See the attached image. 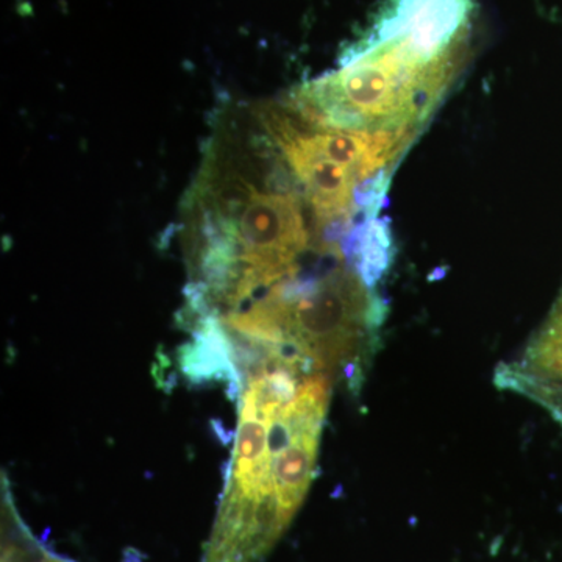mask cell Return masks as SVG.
Segmentation results:
<instances>
[{
  "label": "cell",
  "instance_id": "obj_1",
  "mask_svg": "<svg viewBox=\"0 0 562 562\" xmlns=\"http://www.w3.org/2000/svg\"><path fill=\"white\" fill-rule=\"evenodd\" d=\"M322 243L251 111H233L210 140L184 209L187 324L238 312L301 272Z\"/></svg>",
  "mask_w": 562,
  "mask_h": 562
},
{
  "label": "cell",
  "instance_id": "obj_2",
  "mask_svg": "<svg viewBox=\"0 0 562 562\" xmlns=\"http://www.w3.org/2000/svg\"><path fill=\"white\" fill-rule=\"evenodd\" d=\"M238 427L202 562H261L290 527L317 471L335 380L286 344L233 357Z\"/></svg>",
  "mask_w": 562,
  "mask_h": 562
},
{
  "label": "cell",
  "instance_id": "obj_3",
  "mask_svg": "<svg viewBox=\"0 0 562 562\" xmlns=\"http://www.w3.org/2000/svg\"><path fill=\"white\" fill-rule=\"evenodd\" d=\"M446 9L439 14L420 11L417 0L397 22L398 33L344 63L341 69L299 87L291 101L336 127L419 135L460 72L461 7Z\"/></svg>",
  "mask_w": 562,
  "mask_h": 562
},
{
  "label": "cell",
  "instance_id": "obj_4",
  "mask_svg": "<svg viewBox=\"0 0 562 562\" xmlns=\"http://www.w3.org/2000/svg\"><path fill=\"white\" fill-rule=\"evenodd\" d=\"M386 308L376 284L341 249L322 250L238 312L206 319L233 341L290 344L351 390L380 344Z\"/></svg>",
  "mask_w": 562,
  "mask_h": 562
},
{
  "label": "cell",
  "instance_id": "obj_5",
  "mask_svg": "<svg viewBox=\"0 0 562 562\" xmlns=\"http://www.w3.org/2000/svg\"><path fill=\"white\" fill-rule=\"evenodd\" d=\"M251 114L330 243L347 244L361 225L379 220L391 173L416 139L336 127L290 98L260 103Z\"/></svg>",
  "mask_w": 562,
  "mask_h": 562
},
{
  "label": "cell",
  "instance_id": "obj_6",
  "mask_svg": "<svg viewBox=\"0 0 562 562\" xmlns=\"http://www.w3.org/2000/svg\"><path fill=\"white\" fill-rule=\"evenodd\" d=\"M495 386L541 405L562 427V292L516 358L495 369Z\"/></svg>",
  "mask_w": 562,
  "mask_h": 562
},
{
  "label": "cell",
  "instance_id": "obj_7",
  "mask_svg": "<svg viewBox=\"0 0 562 562\" xmlns=\"http://www.w3.org/2000/svg\"><path fill=\"white\" fill-rule=\"evenodd\" d=\"M2 562H74L50 552L24 524L13 503L10 486L2 483ZM124 562H140L138 554L127 553Z\"/></svg>",
  "mask_w": 562,
  "mask_h": 562
}]
</instances>
